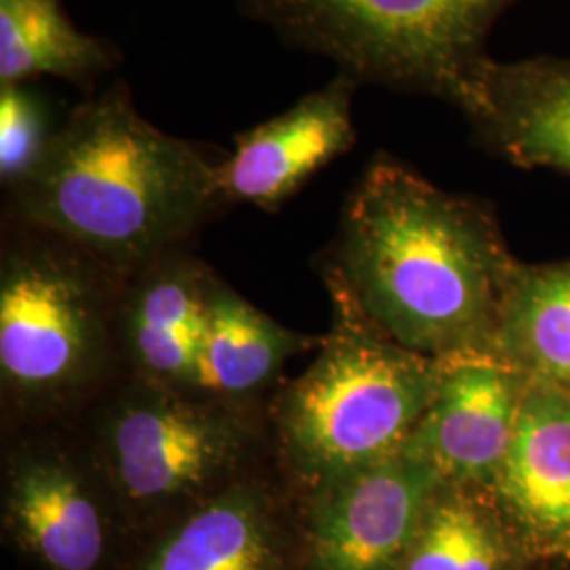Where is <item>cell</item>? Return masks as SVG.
<instances>
[{
    "instance_id": "7a4b0ae2",
    "label": "cell",
    "mask_w": 570,
    "mask_h": 570,
    "mask_svg": "<svg viewBox=\"0 0 570 570\" xmlns=\"http://www.w3.org/2000/svg\"><path fill=\"white\" fill-rule=\"evenodd\" d=\"M225 148L144 119L129 82L85 96L60 122L41 164L4 193V216L39 226L129 277L190 247L225 204Z\"/></svg>"
},
{
    "instance_id": "30bf717a",
    "label": "cell",
    "mask_w": 570,
    "mask_h": 570,
    "mask_svg": "<svg viewBox=\"0 0 570 570\" xmlns=\"http://www.w3.org/2000/svg\"><path fill=\"white\" fill-rule=\"evenodd\" d=\"M362 85L336 72L284 112L237 131L218 167L226 205L279 212L313 176L357 142L353 104Z\"/></svg>"
},
{
    "instance_id": "6da1fadb",
    "label": "cell",
    "mask_w": 570,
    "mask_h": 570,
    "mask_svg": "<svg viewBox=\"0 0 570 570\" xmlns=\"http://www.w3.org/2000/svg\"><path fill=\"white\" fill-rule=\"evenodd\" d=\"M330 296L391 341L440 362L494 355L515 266L489 209L449 193L385 150L346 195L317 254Z\"/></svg>"
},
{
    "instance_id": "e0dca14e",
    "label": "cell",
    "mask_w": 570,
    "mask_h": 570,
    "mask_svg": "<svg viewBox=\"0 0 570 570\" xmlns=\"http://www.w3.org/2000/svg\"><path fill=\"white\" fill-rule=\"evenodd\" d=\"M494 357L529 385L570 393V261L513 273Z\"/></svg>"
},
{
    "instance_id": "5bb4252c",
    "label": "cell",
    "mask_w": 570,
    "mask_h": 570,
    "mask_svg": "<svg viewBox=\"0 0 570 570\" xmlns=\"http://www.w3.org/2000/svg\"><path fill=\"white\" fill-rule=\"evenodd\" d=\"M490 499L532 543L570 551V393L529 385Z\"/></svg>"
},
{
    "instance_id": "ac0fdd59",
    "label": "cell",
    "mask_w": 570,
    "mask_h": 570,
    "mask_svg": "<svg viewBox=\"0 0 570 570\" xmlns=\"http://www.w3.org/2000/svg\"><path fill=\"white\" fill-rule=\"evenodd\" d=\"M510 550L489 492L444 484L395 570H508Z\"/></svg>"
},
{
    "instance_id": "8992f818",
    "label": "cell",
    "mask_w": 570,
    "mask_h": 570,
    "mask_svg": "<svg viewBox=\"0 0 570 570\" xmlns=\"http://www.w3.org/2000/svg\"><path fill=\"white\" fill-rule=\"evenodd\" d=\"M285 47L360 85L459 106L489 60L499 20L522 0H235Z\"/></svg>"
},
{
    "instance_id": "277c9868",
    "label": "cell",
    "mask_w": 570,
    "mask_h": 570,
    "mask_svg": "<svg viewBox=\"0 0 570 570\" xmlns=\"http://www.w3.org/2000/svg\"><path fill=\"white\" fill-rule=\"evenodd\" d=\"M330 298L332 330L315 360L268 404L275 463L294 490L400 456L450 366Z\"/></svg>"
},
{
    "instance_id": "3957f363",
    "label": "cell",
    "mask_w": 570,
    "mask_h": 570,
    "mask_svg": "<svg viewBox=\"0 0 570 570\" xmlns=\"http://www.w3.org/2000/svg\"><path fill=\"white\" fill-rule=\"evenodd\" d=\"M125 275L39 226L2 218V428L77 421L125 376L119 301Z\"/></svg>"
},
{
    "instance_id": "ba28073f",
    "label": "cell",
    "mask_w": 570,
    "mask_h": 570,
    "mask_svg": "<svg viewBox=\"0 0 570 570\" xmlns=\"http://www.w3.org/2000/svg\"><path fill=\"white\" fill-rule=\"evenodd\" d=\"M444 484L400 454L296 490L301 570H395Z\"/></svg>"
},
{
    "instance_id": "52a82bcc",
    "label": "cell",
    "mask_w": 570,
    "mask_h": 570,
    "mask_svg": "<svg viewBox=\"0 0 570 570\" xmlns=\"http://www.w3.org/2000/svg\"><path fill=\"white\" fill-rule=\"evenodd\" d=\"M0 527L35 570H119L131 541L75 421L4 431Z\"/></svg>"
},
{
    "instance_id": "8fae6325",
    "label": "cell",
    "mask_w": 570,
    "mask_h": 570,
    "mask_svg": "<svg viewBox=\"0 0 570 570\" xmlns=\"http://www.w3.org/2000/svg\"><path fill=\"white\" fill-rule=\"evenodd\" d=\"M524 391L494 355L450 362L402 456L433 469L446 484L489 489L510 452Z\"/></svg>"
},
{
    "instance_id": "d6986e66",
    "label": "cell",
    "mask_w": 570,
    "mask_h": 570,
    "mask_svg": "<svg viewBox=\"0 0 570 570\" xmlns=\"http://www.w3.org/2000/svg\"><path fill=\"white\" fill-rule=\"evenodd\" d=\"M58 125L32 82L0 85V184L11 190L41 164Z\"/></svg>"
},
{
    "instance_id": "5b68a950",
    "label": "cell",
    "mask_w": 570,
    "mask_h": 570,
    "mask_svg": "<svg viewBox=\"0 0 570 570\" xmlns=\"http://www.w3.org/2000/svg\"><path fill=\"white\" fill-rule=\"evenodd\" d=\"M268 404H235L122 376L75 423L134 541L275 463Z\"/></svg>"
},
{
    "instance_id": "9c48e42d",
    "label": "cell",
    "mask_w": 570,
    "mask_h": 570,
    "mask_svg": "<svg viewBox=\"0 0 570 570\" xmlns=\"http://www.w3.org/2000/svg\"><path fill=\"white\" fill-rule=\"evenodd\" d=\"M119 570H301L296 490L271 463L134 539Z\"/></svg>"
},
{
    "instance_id": "4fadbf2b",
    "label": "cell",
    "mask_w": 570,
    "mask_h": 570,
    "mask_svg": "<svg viewBox=\"0 0 570 570\" xmlns=\"http://www.w3.org/2000/svg\"><path fill=\"white\" fill-rule=\"evenodd\" d=\"M456 110L480 142L511 164L570 174V58L490 56Z\"/></svg>"
},
{
    "instance_id": "7c38bea8",
    "label": "cell",
    "mask_w": 570,
    "mask_h": 570,
    "mask_svg": "<svg viewBox=\"0 0 570 570\" xmlns=\"http://www.w3.org/2000/svg\"><path fill=\"white\" fill-rule=\"evenodd\" d=\"M212 277L193 247H180L125 279L117 324L125 376L199 393Z\"/></svg>"
},
{
    "instance_id": "2e32d148",
    "label": "cell",
    "mask_w": 570,
    "mask_h": 570,
    "mask_svg": "<svg viewBox=\"0 0 570 570\" xmlns=\"http://www.w3.org/2000/svg\"><path fill=\"white\" fill-rule=\"evenodd\" d=\"M121 61V47L82 32L61 0H0V85L53 77L94 96Z\"/></svg>"
},
{
    "instance_id": "9a60e30c",
    "label": "cell",
    "mask_w": 570,
    "mask_h": 570,
    "mask_svg": "<svg viewBox=\"0 0 570 570\" xmlns=\"http://www.w3.org/2000/svg\"><path fill=\"white\" fill-rule=\"evenodd\" d=\"M324 334H303L277 324L214 273L207 289L199 393L235 404H268L285 364Z\"/></svg>"
}]
</instances>
